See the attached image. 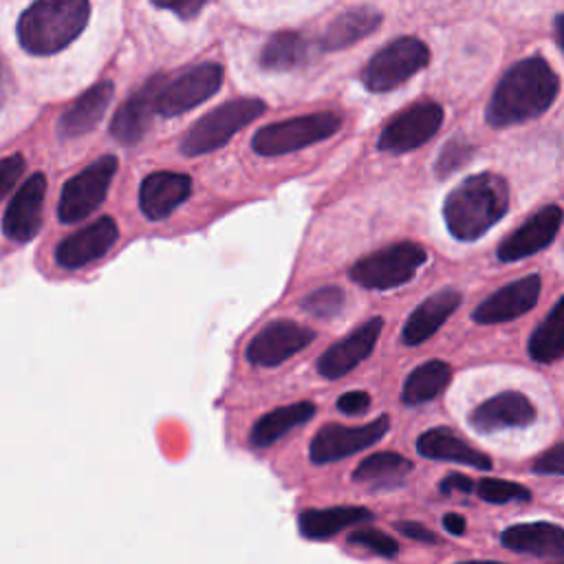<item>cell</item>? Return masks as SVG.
I'll return each instance as SVG.
<instances>
[{
    "label": "cell",
    "instance_id": "obj_24",
    "mask_svg": "<svg viewBox=\"0 0 564 564\" xmlns=\"http://www.w3.org/2000/svg\"><path fill=\"white\" fill-rule=\"evenodd\" d=\"M502 546L516 553H529L535 557H562L564 555V531L553 522H524L513 524L500 535Z\"/></svg>",
    "mask_w": 564,
    "mask_h": 564
},
{
    "label": "cell",
    "instance_id": "obj_19",
    "mask_svg": "<svg viewBox=\"0 0 564 564\" xmlns=\"http://www.w3.org/2000/svg\"><path fill=\"white\" fill-rule=\"evenodd\" d=\"M535 405L529 397L516 390H505L476 405L469 414V425L476 432L491 434L511 427H527L535 421Z\"/></svg>",
    "mask_w": 564,
    "mask_h": 564
},
{
    "label": "cell",
    "instance_id": "obj_30",
    "mask_svg": "<svg viewBox=\"0 0 564 564\" xmlns=\"http://www.w3.org/2000/svg\"><path fill=\"white\" fill-rule=\"evenodd\" d=\"M412 469L414 465L410 458L397 452H377L355 467L352 480L372 487H394L401 485Z\"/></svg>",
    "mask_w": 564,
    "mask_h": 564
},
{
    "label": "cell",
    "instance_id": "obj_3",
    "mask_svg": "<svg viewBox=\"0 0 564 564\" xmlns=\"http://www.w3.org/2000/svg\"><path fill=\"white\" fill-rule=\"evenodd\" d=\"M86 0H40L18 20V42L31 55H53L66 48L88 24Z\"/></svg>",
    "mask_w": 564,
    "mask_h": 564
},
{
    "label": "cell",
    "instance_id": "obj_44",
    "mask_svg": "<svg viewBox=\"0 0 564 564\" xmlns=\"http://www.w3.org/2000/svg\"><path fill=\"white\" fill-rule=\"evenodd\" d=\"M553 24H555V40H557V46H562V24H564V15L560 13Z\"/></svg>",
    "mask_w": 564,
    "mask_h": 564
},
{
    "label": "cell",
    "instance_id": "obj_1",
    "mask_svg": "<svg viewBox=\"0 0 564 564\" xmlns=\"http://www.w3.org/2000/svg\"><path fill=\"white\" fill-rule=\"evenodd\" d=\"M560 93V77L551 64L540 57L516 62L494 88L485 108V121L491 128H507L544 115Z\"/></svg>",
    "mask_w": 564,
    "mask_h": 564
},
{
    "label": "cell",
    "instance_id": "obj_27",
    "mask_svg": "<svg viewBox=\"0 0 564 564\" xmlns=\"http://www.w3.org/2000/svg\"><path fill=\"white\" fill-rule=\"evenodd\" d=\"M372 520V511L366 507H328L306 509L297 516V529L308 540H328L330 535L352 527L357 522Z\"/></svg>",
    "mask_w": 564,
    "mask_h": 564
},
{
    "label": "cell",
    "instance_id": "obj_20",
    "mask_svg": "<svg viewBox=\"0 0 564 564\" xmlns=\"http://www.w3.org/2000/svg\"><path fill=\"white\" fill-rule=\"evenodd\" d=\"M192 194V178L181 172H152L139 185V209L148 220L167 218Z\"/></svg>",
    "mask_w": 564,
    "mask_h": 564
},
{
    "label": "cell",
    "instance_id": "obj_14",
    "mask_svg": "<svg viewBox=\"0 0 564 564\" xmlns=\"http://www.w3.org/2000/svg\"><path fill=\"white\" fill-rule=\"evenodd\" d=\"M165 82H167L165 73H156V75L148 77L143 82V86H139V90H134L119 106V110L115 112V117L110 121V134L117 139V143L134 145L145 137V132L150 130L152 115H154L156 95Z\"/></svg>",
    "mask_w": 564,
    "mask_h": 564
},
{
    "label": "cell",
    "instance_id": "obj_33",
    "mask_svg": "<svg viewBox=\"0 0 564 564\" xmlns=\"http://www.w3.org/2000/svg\"><path fill=\"white\" fill-rule=\"evenodd\" d=\"M344 300H346V295L339 286H322V289L308 293L300 306L304 313H308L313 317L328 319L344 308Z\"/></svg>",
    "mask_w": 564,
    "mask_h": 564
},
{
    "label": "cell",
    "instance_id": "obj_37",
    "mask_svg": "<svg viewBox=\"0 0 564 564\" xmlns=\"http://www.w3.org/2000/svg\"><path fill=\"white\" fill-rule=\"evenodd\" d=\"M535 474H546V476H562L564 474V445L555 443L549 452H544L535 463H533Z\"/></svg>",
    "mask_w": 564,
    "mask_h": 564
},
{
    "label": "cell",
    "instance_id": "obj_29",
    "mask_svg": "<svg viewBox=\"0 0 564 564\" xmlns=\"http://www.w3.org/2000/svg\"><path fill=\"white\" fill-rule=\"evenodd\" d=\"M527 352L538 364H551L564 355V297L555 300L549 315L533 330Z\"/></svg>",
    "mask_w": 564,
    "mask_h": 564
},
{
    "label": "cell",
    "instance_id": "obj_42",
    "mask_svg": "<svg viewBox=\"0 0 564 564\" xmlns=\"http://www.w3.org/2000/svg\"><path fill=\"white\" fill-rule=\"evenodd\" d=\"M443 527H445V531L452 533V535H463V533H465V518L458 516V513H445Z\"/></svg>",
    "mask_w": 564,
    "mask_h": 564
},
{
    "label": "cell",
    "instance_id": "obj_4",
    "mask_svg": "<svg viewBox=\"0 0 564 564\" xmlns=\"http://www.w3.org/2000/svg\"><path fill=\"white\" fill-rule=\"evenodd\" d=\"M267 110V104L258 97L229 99L205 117H200L183 137L181 152L185 156H198L223 148L236 132L258 119Z\"/></svg>",
    "mask_w": 564,
    "mask_h": 564
},
{
    "label": "cell",
    "instance_id": "obj_23",
    "mask_svg": "<svg viewBox=\"0 0 564 564\" xmlns=\"http://www.w3.org/2000/svg\"><path fill=\"white\" fill-rule=\"evenodd\" d=\"M383 22V13L370 4H361V7H350L346 11H341L339 15H335L322 37H319V48L322 51H339L346 48L359 40H364L366 35H370L372 31H377Z\"/></svg>",
    "mask_w": 564,
    "mask_h": 564
},
{
    "label": "cell",
    "instance_id": "obj_40",
    "mask_svg": "<svg viewBox=\"0 0 564 564\" xmlns=\"http://www.w3.org/2000/svg\"><path fill=\"white\" fill-rule=\"evenodd\" d=\"M154 7H159V9H165V11H172V13H176L178 18H183V20H189V18H194L203 7H205V2L203 0H181V2H154Z\"/></svg>",
    "mask_w": 564,
    "mask_h": 564
},
{
    "label": "cell",
    "instance_id": "obj_39",
    "mask_svg": "<svg viewBox=\"0 0 564 564\" xmlns=\"http://www.w3.org/2000/svg\"><path fill=\"white\" fill-rule=\"evenodd\" d=\"M394 529L399 533H403L405 538L410 540H416V542H427V544H436L438 538L434 531H430L427 527H423L421 522H412V520H405V522H397Z\"/></svg>",
    "mask_w": 564,
    "mask_h": 564
},
{
    "label": "cell",
    "instance_id": "obj_36",
    "mask_svg": "<svg viewBox=\"0 0 564 564\" xmlns=\"http://www.w3.org/2000/svg\"><path fill=\"white\" fill-rule=\"evenodd\" d=\"M24 172V159L22 154H11L0 159V200L13 189L18 178Z\"/></svg>",
    "mask_w": 564,
    "mask_h": 564
},
{
    "label": "cell",
    "instance_id": "obj_5",
    "mask_svg": "<svg viewBox=\"0 0 564 564\" xmlns=\"http://www.w3.org/2000/svg\"><path fill=\"white\" fill-rule=\"evenodd\" d=\"M425 260L427 251L423 245L412 240L394 242L357 260L348 269V278L364 289L388 291L410 282Z\"/></svg>",
    "mask_w": 564,
    "mask_h": 564
},
{
    "label": "cell",
    "instance_id": "obj_15",
    "mask_svg": "<svg viewBox=\"0 0 564 564\" xmlns=\"http://www.w3.org/2000/svg\"><path fill=\"white\" fill-rule=\"evenodd\" d=\"M542 280L538 273L524 275L520 280H513L485 297L471 313V319L476 324H500V322H511L529 313L538 297H540Z\"/></svg>",
    "mask_w": 564,
    "mask_h": 564
},
{
    "label": "cell",
    "instance_id": "obj_2",
    "mask_svg": "<svg viewBox=\"0 0 564 564\" xmlns=\"http://www.w3.org/2000/svg\"><path fill=\"white\" fill-rule=\"evenodd\" d=\"M509 209V185L494 172H478L460 181L443 203V218L456 240L485 236Z\"/></svg>",
    "mask_w": 564,
    "mask_h": 564
},
{
    "label": "cell",
    "instance_id": "obj_21",
    "mask_svg": "<svg viewBox=\"0 0 564 564\" xmlns=\"http://www.w3.org/2000/svg\"><path fill=\"white\" fill-rule=\"evenodd\" d=\"M463 295L456 289H441L423 300L405 319L401 339L405 346H419L427 341L445 322L447 317L460 306Z\"/></svg>",
    "mask_w": 564,
    "mask_h": 564
},
{
    "label": "cell",
    "instance_id": "obj_9",
    "mask_svg": "<svg viewBox=\"0 0 564 564\" xmlns=\"http://www.w3.org/2000/svg\"><path fill=\"white\" fill-rule=\"evenodd\" d=\"M223 66L216 62H200L174 79H167L156 95L154 115L161 117H178L207 101L218 93L223 84Z\"/></svg>",
    "mask_w": 564,
    "mask_h": 564
},
{
    "label": "cell",
    "instance_id": "obj_10",
    "mask_svg": "<svg viewBox=\"0 0 564 564\" xmlns=\"http://www.w3.org/2000/svg\"><path fill=\"white\" fill-rule=\"evenodd\" d=\"M445 110L432 99L412 104L397 112L381 130L377 148L390 154H405L427 143L441 128Z\"/></svg>",
    "mask_w": 564,
    "mask_h": 564
},
{
    "label": "cell",
    "instance_id": "obj_38",
    "mask_svg": "<svg viewBox=\"0 0 564 564\" xmlns=\"http://www.w3.org/2000/svg\"><path fill=\"white\" fill-rule=\"evenodd\" d=\"M368 408H370V394L364 390H352L337 399V410L344 414H364Z\"/></svg>",
    "mask_w": 564,
    "mask_h": 564
},
{
    "label": "cell",
    "instance_id": "obj_16",
    "mask_svg": "<svg viewBox=\"0 0 564 564\" xmlns=\"http://www.w3.org/2000/svg\"><path fill=\"white\" fill-rule=\"evenodd\" d=\"M44 198H46V176L42 172H35L13 194L2 216L4 236L15 242H26L35 238L42 227Z\"/></svg>",
    "mask_w": 564,
    "mask_h": 564
},
{
    "label": "cell",
    "instance_id": "obj_11",
    "mask_svg": "<svg viewBox=\"0 0 564 564\" xmlns=\"http://www.w3.org/2000/svg\"><path fill=\"white\" fill-rule=\"evenodd\" d=\"M388 430H390V419L386 414H381L375 421L359 425V427L326 423L315 432V436L308 445V456L315 465L341 460L350 454L368 449L370 445L381 441Z\"/></svg>",
    "mask_w": 564,
    "mask_h": 564
},
{
    "label": "cell",
    "instance_id": "obj_22",
    "mask_svg": "<svg viewBox=\"0 0 564 564\" xmlns=\"http://www.w3.org/2000/svg\"><path fill=\"white\" fill-rule=\"evenodd\" d=\"M416 452L432 460H447V463H460L476 469H491V458L471 447L463 436L452 432L449 427H432L423 432L416 438Z\"/></svg>",
    "mask_w": 564,
    "mask_h": 564
},
{
    "label": "cell",
    "instance_id": "obj_8",
    "mask_svg": "<svg viewBox=\"0 0 564 564\" xmlns=\"http://www.w3.org/2000/svg\"><path fill=\"white\" fill-rule=\"evenodd\" d=\"M117 159L112 154L99 156L95 163L84 167L79 174L68 178L62 187L57 216L62 223L70 225L90 216L106 198L112 176L117 172Z\"/></svg>",
    "mask_w": 564,
    "mask_h": 564
},
{
    "label": "cell",
    "instance_id": "obj_35",
    "mask_svg": "<svg viewBox=\"0 0 564 564\" xmlns=\"http://www.w3.org/2000/svg\"><path fill=\"white\" fill-rule=\"evenodd\" d=\"M348 542L357 544V546H364V549H370L372 553L383 555V557H392L399 551V544L394 542V538H390L388 533H383L379 529H370V527L352 531L348 535Z\"/></svg>",
    "mask_w": 564,
    "mask_h": 564
},
{
    "label": "cell",
    "instance_id": "obj_12",
    "mask_svg": "<svg viewBox=\"0 0 564 564\" xmlns=\"http://www.w3.org/2000/svg\"><path fill=\"white\" fill-rule=\"evenodd\" d=\"M313 339V328L293 319H273L251 337L245 348V359L251 366L273 368L304 350Z\"/></svg>",
    "mask_w": 564,
    "mask_h": 564
},
{
    "label": "cell",
    "instance_id": "obj_7",
    "mask_svg": "<svg viewBox=\"0 0 564 564\" xmlns=\"http://www.w3.org/2000/svg\"><path fill=\"white\" fill-rule=\"evenodd\" d=\"M339 128L341 119L335 112H311L302 117H291L260 128L251 139V150L260 156L289 154L328 139Z\"/></svg>",
    "mask_w": 564,
    "mask_h": 564
},
{
    "label": "cell",
    "instance_id": "obj_43",
    "mask_svg": "<svg viewBox=\"0 0 564 564\" xmlns=\"http://www.w3.org/2000/svg\"><path fill=\"white\" fill-rule=\"evenodd\" d=\"M7 90H9V77H7V68H4L2 62H0V106H2L4 99H7Z\"/></svg>",
    "mask_w": 564,
    "mask_h": 564
},
{
    "label": "cell",
    "instance_id": "obj_25",
    "mask_svg": "<svg viewBox=\"0 0 564 564\" xmlns=\"http://www.w3.org/2000/svg\"><path fill=\"white\" fill-rule=\"evenodd\" d=\"M112 95H115V84L108 82V79L90 86L59 117V134L64 139H73V137L90 132L101 121V117L106 115V110L112 101Z\"/></svg>",
    "mask_w": 564,
    "mask_h": 564
},
{
    "label": "cell",
    "instance_id": "obj_34",
    "mask_svg": "<svg viewBox=\"0 0 564 564\" xmlns=\"http://www.w3.org/2000/svg\"><path fill=\"white\" fill-rule=\"evenodd\" d=\"M471 154H474V145H469V143H465V141H460V139H449V141L443 145V150L438 152V159H436V163H434L436 176H441V178L449 176L452 172H456L458 167H463L465 163H469Z\"/></svg>",
    "mask_w": 564,
    "mask_h": 564
},
{
    "label": "cell",
    "instance_id": "obj_17",
    "mask_svg": "<svg viewBox=\"0 0 564 564\" xmlns=\"http://www.w3.org/2000/svg\"><path fill=\"white\" fill-rule=\"evenodd\" d=\"M560 225H562L560 205H546L538 209L531 218H527L513 234H509L498 245V260L516 262L546 249L555 240Z\"/></svg>",
    "mask_w": 564,
    "mask_h": 564
},
{
    "label": "cell",
    "instance_id": "obj_32",
    "mask_svg": "<svg viewBox=\"0 0 564 564\" xmlns=\"http://www.w3.org/2000/svg\"><path fill=\"white\" fill-rule=\"evenodd\" d=\"M476 494L494 505H507V502H529L531 491L522 487L520 482L502 480V478H482L474 485Z\"/></svg>",
    "mask_w": 564,
    "mask_h": 564
},
{
    "label": "cell",
    "instance_id": "obj_18",
    "mask_svg": "<svg viewBox=\"0 0 564 564\" xmlns=\"http://www.w3.org/2000/svg\"><path fill=\"white\" fill-rule=\"evenodd\" d=\"M119 238V227L110 216H101L88 227L66 236L55 249V262L64 269H82L110 251Z\"/></svg>",
    "mask_w": 564,
    "mask_h": 564
},
{
    "label": "cell",
    "instance_id": "obj_45",
    "mask_svg": "<svg viewBox=\"0 0 564 564\" xmlns=\"http://www.w3.org/2000/svg\"><path fill=\"white\" fill-rule=\"evenodd\" d=\"M460 564H502V562H460Z\"/></svg>",
    "mask_w": 564,
    "mask_h": 564
},
{
    "label": "cell",
    "instance_id": "obj_31",
    "mask_svg": "<svg viewBox=\"0 0 564 564\" xmlns=\"http://www.w3.org/2000/svg\"><path fill=\"white\" fill-rule=\"evenodd\" d=\"M308 59V42L297 31H278L262 46L258 64L267 70H291Z\"/></svg>",
    "mask_w": 564,
    "mask_h": 564
},
{
    "label": "cell",
    "instance_id": "obj_26",
    "mask_svg": "<svg viewBox=\"0 0 564 564\" xmlns=\"http://www.w3.org/2000/svg\"><path fill=\"white\" fill-rule=\"evenodd\" d=\"M313 414H315V403H311V401H297L291 405L275 408V410L262 414L253 423V427L249 432V443L260 449L269 447L275 441H280L282 436H286L291 430L311 421Z\"/></svg>",
    "mask_w": 564,
    "mask_h": 564
},
{
    "label": "cell",
    "instance_id": "obj_41",
    "mask_svg": "<svg viewBox=\"0 0 564 564\" xmlns=\"http://www.w3.org/2000/svg\"><path fill=\"white\" fill-rule=\"evenodd\" d=\"M438 491H441V494H452V491L469 494V491H474V482H471V478H467V476H463V474H447V476L438 482Z\"/></svg>",
    "mask_w": 564,
    "mask_h": 564
},
{
    "label": "cell",
    "instance_id": "obj_46",
    "mask_svg": "<svg viewBox=\"0 0 564 564\" xmlns=\"http://www.w3.org/2000/svg\"><path fill=\"white\" fill-rule=\"evenodd\" d=\"M557 564H560V562H557Z\"/></svg>",
    "mask_w": 564,
    "mask_h": 564
},
{
    "label": "cell",
    "instance_id": "obj_28",
    "mask_svg": "<svg viewBox=\"0 0 564 564\" xmlns=\"http://www.w3.org/2000/svg\"><path fill=\"white\" fill-rule=\"evenodd\" d=\"M452 368L441 359H430L416 366L408 379L403 381L401 403L403 405H421L436 399L449 383Z\"/></svg>",
    "mask_w": 564,
    "mask_h": 564
},
{
    "label": "cell",
    "instance_id": "obj_13",
    "mask_svg": "<svg viewBox=\"0 0 564 564\" xmlns=\"http://www.w3.org/2000/svg\"><path fill=\"white\" fill-rule=\"evenodd\" d=\"M383 328V319L381 317H370L368 322H364L361 326H357L355 330H350L344 339L335 341L333 346H328L315 368L324 379H339L344 375H348L352 368H357L364 359L370 357V352L377 346V339L381 335Z\"/></svg>",
    "mask_w": 564,
    "mask_h": 564
},
{
    "label": "cell",
    "instance_id": "obj_6",
    "mask_svg": "<svg viewBox=\"0 0 564 564\" xmlns=\"http://www.w3.org/2000/svg\"><path fill=\"white\" fill-rule=\"evenodd\" d=\"M430 62V48L414 35H401L381 46L364 66L361 84L370 93H388L405 84Z\"/></svg>",
    "mask_w": 564,
    "mask_h": 564
}]
</instances>
